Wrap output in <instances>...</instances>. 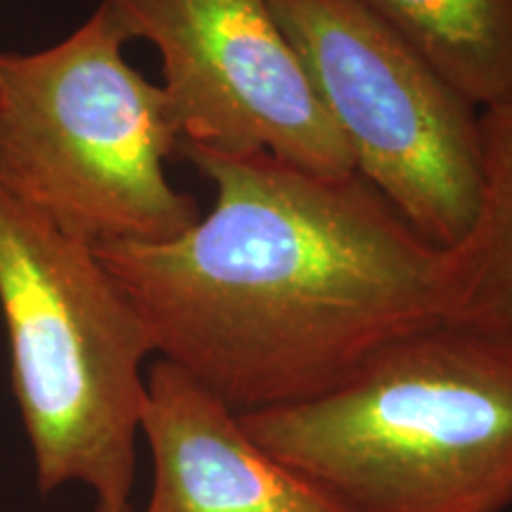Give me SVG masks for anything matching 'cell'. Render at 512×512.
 <instances>
[{
	"label": "cell",
	"instance_id": "1",
	"mask_svg": "<svg viewBox=\"0 0 512 512\" xmlns=\"http://www.w3.org/2000/svg\"><path fill=\"white\" fill-rule=\"evenodd\" d=\"M214 183L166 242L95 245L174 363L238 415L320 396L408 332L456 316L453 249L425 240L358 174L178 143Z\"/></svg>",
	"mask_w": 512,
	"mask_h": 512
},
{
	"label": "cell",
	"instance_id": "2",
	"mask_svg": "<svg viewBox=\"0 0 512 512\" xmlns=\"http://www.w3.org/2000/svg\"><path fill=\"white\" fill-rule=\"evenodd\" d=\"M240 420L347 512H508L512 325L437 320L330 392Z\"/></svg>",
	"mask_w": 512,
	"mask_h": 512
},
{
	"label": "cell",
	"instance_id": "3",
	"mask_svg": "<svg viewBox=\"0 0 512 512\" xmlns=\"http://www.w3.org/2000/svg\"><path fill=\"white\" fill-rule=\"evenodd\" d=\"M105 3L38 53H0V190L86 245L166 242L200 219L164 171L181 143L162 86L126 62Z\"/></svg>",
	"mask_w": 512,
	"mask_h": 512
},
{
	"label": "cell",
	"instance_id": "4",
	"mask_svg": "<svg viewBox=\"0 0 512 512\" xmlns=\"http://www.w3.org/2000/svg\"><path fill=\"white\" fill-rule=\"evenodd\" d=\"M0 311L38 491L81 484L95 505H131L155 344L95 249L3 190Z\"/></svg>",
	"mask_w": 512,
	"mask_h": 512
},
{
	"label": "cell",
	"instance_id": "5",
	"mask_svg": "<svg viewBox=\"0 0 512 512\" xmlns=\"http://www.w3.org/2000/svg\"><path fill=\"white\" fill-rule=\"evenodd\" d=\"M356 174L432 245L475 226L484 190L479 110L361 0H268Z\"/></svg>",
	"mask_w": 512,
	"mask_h": 512
},
{
	"label": "cell",
	"instance_id": "6",
	"mask_svg": "<svg viewBox=\"0 0 512 512\" xmlns=\"http://www.w3.org/2000/svg\"><path fill=\"white\" fill-rule=\"evenodd\" d=\"M128 41L162 57L171 117L190 143L221 155H268L325 178L356 174L268 0H102Z\"/></svg>",
	"mask_w": 512,
	"mask_h": 512
},
{
	"label": "cell",
	"instance_id": "7",
	"mask_svg": "<svg viewBox=\"0 0 512 512\" xmlns=\"http://www.w3.org/2000/svg\"><path fill=\"white\" fill-rule=\"evenodd\" d=\"M140 437L152 456L145 512H347L254 441L219 396L164 358L147 370Z\"/></svg>",
	"mask_w": 512,
	"mask_h": 512
},
{
	"label": "cell",
	"instance_id": "8",
	"mask_svg": "<svg viewBox=\"0 0 512 512\" xmlns=\"http://www.w3.org/2000/svg\"><path fill=\"white\" fill-rule=\"evenodd\" d=\"M479 112L512 93V0H361Z\"/></svg>",
	"mask_w": 512,
	"mask_h": 512
},
{
	"label": "cell",
	"instance_id": "9",
	"mask_svg": "<svg viewBox=\"0 0 512 512\" xmlns=\"http://www.w3.org/2000/svg\"><path fill=\"white\" fill-rule=\"evenodd\" d=\"M484 190L470 235L453 247L458 318L512 325V93L479 112Z\"/></svg>",
	"mask_w": 512,
	"mask_h": 512
},
{
	"label": "cell",
	"instance_id": "10",
	"mask_svg": "<svg viewBox=\"0 0 512 512\" xmlns=\"http://www.w3.org/2000/svg\"><path fill=\"white\" fill-rule=\"evenodd\" d=\"M93 512H136L131 505H124V508H105V505H95Z\"/></svg>",
	"mask_w": 512,
	"mask_h": 512
}]
</instances>
